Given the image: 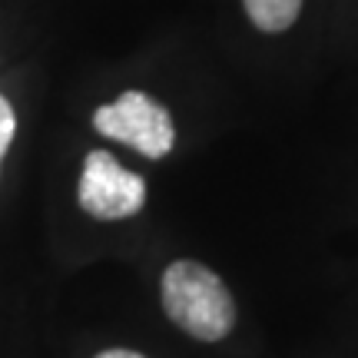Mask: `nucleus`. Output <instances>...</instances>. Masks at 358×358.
<instances>
[{
  "instance_id": "4",
  "label": "nucleus",
  "mask_w": 358,
  "mask_h": 358,
  "mask_svg": "<svg viewBox=\"0 0 358 358\" xmlns=\"http://www.w3.org/2000/svg\"><path fill=\"white\" fill-rule=\"evenodd\" d=\"M243 7L262 34H282L295 24L302 0H243Z\"/></svg>"
},
{
  "instance_id": "2",
  "label": "nucleus",
  "mask_w": 358,
  "mask_h": 358,
  "mask_svg": "<svg viewBox=\"0 0 358 358\" xmlns=\"http://www.w3.org/2000/svg\"><path fill=\"white\" fill-rule=\"evenodd\" d=\"M93 127L100 136L123 143L146 159H163L176 143V127L169 110L143 90H127L120 93V100L100 106L93 113Z\"/></svg>"
},
{
  "instance_id": "6",
  "label": "nucleus",
  "mask_w": 358,
  "mask_h": 358,
  "mask_svg": "<svg viewBox=\"0 0 358 358\" xmlns=\"http://www.w3.org/2000/svg\"><path fill=\"white\" fill-rule=\"evenodd\" d=\"M96 358H146V355L133 352V348H106V352H100Z\"/></svg>"
},
{
  "instance_id": "3",
  "label": "nucleus",
  "mask_w": 358,
  "mask_h": 358,
  "mask_svg": "<svg viewBox=\"0 0 358 358\" xmlns=\"http://www.w3.org/2000/svg\"><path fill=\"white\" fill-rule=\"evenodd\" d=\"M77 203L90 219L120 222L136 216L146 203V179L120 166V159L106 150H93L83 159L77 186Z\"/></svg>"
},
{
  "instance_id": "5",
  "label": "nucleus",
  "mask_w": 358,
  "mask_h": 358,
  "mask_svg": "<svg viewBox=\"0 0 358 358\" xmlns=\"http://www.w3.org/2000/svg\"><path fill=\"white\" fill-rule=\"evenodd\" d=\"M13 133H17V116H13V106L7 96H0V166L7 159V150L13 143Z\"/></svg>"
},
{
  "instance_id": "1",
  "label": "nucleus",
  "mask_w": 358,
  "mask_h": 358,
  "mask_svg": "<svg viewBox=\"0 0 358 358\" xmlns=\"http://www.w3.org/2000/svg\"><path fill=\"white\" fill-rule=\"evenodd\" d=\"M163 308L173 325L199 342H219L236 325V302L213 268L176 259L163 272Z\"/></svg>"
}]
</instances>
